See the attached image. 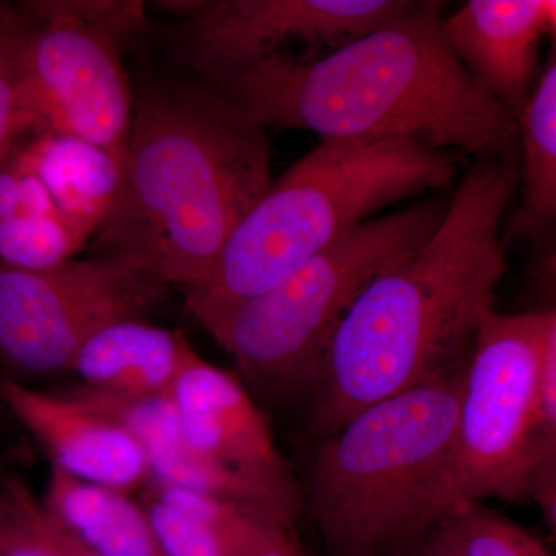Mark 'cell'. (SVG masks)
Wrapping results in <instances>:
<instances>
[{
	"label": "cell",
	"mask_w": 556,
	"mask_h": 556,
	"mask_svg": "<svg viewBox=\"0 0 556 556\" xmlns=\"http://www.w3.org/2000/svg\"><path fill=\"white\" fill-rule=\"evenodd\" d=\"M441 526L463 556H552L535 535L477 503L453 508Z\"/></svg>",
	"instance_id": "cell-21"
},
{
	"label": "cell",
	"mask_w": 556,
	"mask_h": 556,
	"mask_svg": "<svg viewBox=\"0 0 556 556\" xmlns=\"http://www.w3.org/2000/svg\"><path fill=\"white\" fill-rule=\"evenodd\" d=\"M442 21L441 3L419 2L316 61L270 60L206 83L263 129L308 130L321 141L413 139L518 167V121L464 68Z\"/></svg>",
	"instance_id": "cell-2"
},
{
	"label": "cell",
	"mask_w": 556,
	"mask_h": 556,
	"mask_svg": "<svg viewBox=\"0 0 556 556\" xmlns=\"http://www.w3.org/2000/svg\"><path fill=\"white\" fill-rule=\"evenodd\" d=\"M0 402L49 453L51 466L65 473L129 495L152 479L144 452L126 427L65 394L3 378Z\"/></svg>",
	"instance_id": "cell-13"
},
{
	"label": "cell",
	"mask_w": 556,
	"mask_h": 556,
	"mask_svg": "<svg viewBox=\"0 0 556 556\" xmlns=\"http://www.w3.org/2000/svg\"><path fill=\"white\" fill-rule=\"evenodd\" d=\"M412 0H186L161 2L182 17L178 47L197 78L240 75L270 60L291 61L303 46L311 61L375 28L407 16Z\"/></svg>",
	"instance_id": "cell-10"
},
{
	"label": "cell",
	"mask_w": 556,
	"mask_h": 556,
	"mask_svg": "<svg viewBox=\"0 0 556 556\" xmlns=\"http://www.w3.org/2000/svg\"><path fill=\"white\" fill-rule=\"evenodd\" d=\"M169 285L148 260L124 252L27 273L0 266V362L24 375L68 371L100 329L163 305Z\"/></svg>",
	"instance_id": "cell-9"
},
{
	"label": "cell",
	"mask_w": 556,
	"mask_h": 556,
	"mask_svg": "<svg viewBox=\"0 0 556 556\" xmlns=\"http://www.w3.org/2000/svg\"><path fill=\"white\" fill-rule=\"evenodd\" d=\"M408 556H463L457 551L455 543H453L452 538L448 536V533L445 532L444 527L439 525L437 527V532L428 535L426 540L420 541L419 544L412 552H409Z\"/></svg>",
	"instance_id": "cell-25"
},
{
	"label": "cell",
	"mask_w": 556,
	"mask_h": 556,
	"mask_svg": "<svg viewBox=\"0 0 556 556\" xmlns=\"http://www.w3.org/2000/svg\"><path fill=\"white\" fill-rule=\"evenodd\" d=\"M442 24L471 78L517 119L538 80L541 42L555 33V0H470Z\"/></svg>",
	"instance_id": "cell-14"
},
{
	"label": "cell",
	"mask_w": 556,
	"mask_h": 556,
	"mask_svg": "<svg viewBox=\"0 0 556 556\" xmlns=\"http://www.w3.org/2000/svg\"><path fill=\"white\" fill-rule=\"evenodd\" d=\"M86 243L60 215H16L0 222V266L40 273L75 258Z\"/></svg>",
	"instance_id": "cell-20"
},
{
	"label": "cell",
	"mask_w": 556,
	"mask_h": 556,
	"mask_svg": "<svg viewBox=\"0 0 556 556\" xmlns=\"http://www.w3.org/2000/svg\"><path fill=\"white\" fill-rule=\"evenodd\" d=\"M518 189V167L479 161L431 239L362 292L314 383L316 437L386 399L466 372L507 270L501 222Z\"/></svg>",
	"instance_id": "cell-1"
},
{
	"label": "cell",
	"mask_w": 556,
	"mask_h": 556,
	"mask_svg": "<svg viewBox=\"0 0 556 556\" xmlns=\"http://www.w3.org/2000/svg\"><path fill=\"white\" fill-rule=\"evenodd\" d=\"M457 155L405 138L321 141L249 211L186 308L211 331L369 215L448 185Z\"/></svg>",
	"instance_id": "cell-4"
},
{
	"label": "cell",
	"mask_w": 556,
	"mask_h": 556,
	"mask_svg": "<svg viewBox=\"0 0 556 556\" xmlns=\"http://www.w3.org/2000/svg\"><path fill=\"white\" fill-rule=\"evenodd\" d=\"M448 204L430 200L346 230L208 334L268 396L314 387L336 332L376 280L431 239Z\"/></svg>",
	"instance_id": "cell-6"
},
{
	"label": "cell",
	"mask_w": 556,
	"mask_h": 556,
	"mask_svg": "<svg viewBox=\"0 0 556 556\" xmlns=\"http://www.w3.org/2000/svg\"><path fill=\"white\" fill-rule=\"evenodd\" d=\"M47 515L91 551L109 556H166L142 504L126 492L91 484L51 466Z\"/></svg>",
	"instance_id": "cell-18"
},
{
	"label": "cell",
	"mask_w": 556,
	"mask_h": 556,
	"mask_svg": "<svg viewBox=\"0 0 556 556\" xmlns=\"http://www.w3.org/2000/svg\"><path fill=\"white\" fill-rule=\"evenodd\" d=\"M0 556H62L39 497L20 478L0 479Z\"/></svg>",
	"instance_id": "cell-22"
},
{
	"label": "cell",
	"mask_w": 556,
	"mask_h": 556,
	"mask_svg": "<svg viewBox=\"0 0 556 556\" xmlns=\"http://www.w3.org/2000/svg\"><path fill=\"white\" fill-rule=\"evenodd\" d=\"M169 397L182 437L201 455L273 484L299 486L265 413L239 376L208 364L195 351Z\"/></svg>",
	"instance_id": "cell-12"
},
{
	"label": "cell",
	"mask_w": 556,
	"mask_h": 556,
	"mask_svg": "<svg viewBox=\"0 0 556 556\" xmlns=\"http://www.w3.org/2000/svg\"><path fill=\"white\" fill-rule=\"evenodd\" d=\"M555 309L486 311L464 376L453 442L455 507L497 497L529 500L541 464L556 460V437L541 419L540 375Z\"/></svg>",
	"instance_id": "cell-7"
},
{
	"label": "cell",
	"mask_w": 556,
	"mask_h": 556,
	"mask_svg": "<svg viewBox=\"0 0 556 556\" xmlns=\"http://www.w3.org/2000/svg\"><path fill=\"white\" fill-rule=\"evenodd\" d=\"M14 146L70 228L84 240L108 228L126 188V170L109 152L54 131L16 138Z\"/></svg>",
	"instance_id": "cell-16"
},
{
	"label": "cell",
	"mask_w": 556,
	"mask_h": 556,
	"mask_svg": "<svg viewBox=\"0 0 556 556\" xmlns=\"http://www.w3.org/2000/svg\"><path fill=\"white\" fill-rule=\"evenodd\" d=\"M64 394L126 427L144 452L152 481L247 504L294 527L303 503L300 486L273 484L201 455L182 437L169 396L126 399L84 387Z\"/></svg>",
	"instance_id": "cell-11"
},
{
	"label": "cell",
	"mask_w": 556,
	"mask_h": 556,
	"mask_svg": "<svg viewBox=\"0 0 556 556\" xmlns=\"http://www.w3.org/2000/svg\"><path fill=\"white\" fill-rule=\"evenodd\" d=\"M30 20L20 3L0 2V155L21 135L22 53Z\"/></svg>",
	"instance_id": "cell-23"
},
{
	"label": "cell",
	"mask_w": 556,
	"mask_h": 556,
	"mask_svg": "<svg viewBox=\"0 0 556 556\" xmlns=\"http://www.w3.org/2000/svg\"><path fill=\"white\" fill-rule=\"evenodd\" d=\"M463 376L362 409L321 438L308 504L329 556H404L455 508Z\"/></svg>",
	"instance_id": "cell-5"
},
{
	"label": "cell",
	"mask_w": 556,
	"mask_h": 556,
	"mask_svg": "<svg viewBox=\"0 0 556 556\" xmlns=\"http://www.w3.org/2000/svg\"><path fill=\"white\" fill-rule=\"evenodd\" d=\"M21 214L58 212L39 179L17 159L13 141L0 155V222Z\"/></svg>",
	"instance_id": "cell-24"
},
{
	"label": "cell",
	"mask_w": 556,
	"mask_h": 556,
	"mask_svg": "<svg viewBox=\"0 0 556 556\" xmlns=\"http://www.w3.org/2000/svg\"><path fill=\"white\" fill-rule=\"evenodd\" d=\"M20 5L30 20L21 65V137L54 131L83 139L126 170L135 97L123 49L134 33L83 20L64 0Z\"/></svg>",
	"instance_id": "cell-8"
},
{
	"label": "cell",
	"mask_w": 556,
	"mask_h": 556,
	"mask_svg": "<svg viewBox=\"0 0 556 556\" xmlns=\"http://www.w3.org/2000/svg\"><path fill=\"white\" fill-rule=\"evenodd\" d=\"M521 139V201L504 241L522 239L541 247L554 233L556 219V64L538 78L517 118Z\"/></svg>",
	"instance_id": "cell-19"
},
{
	"label": "cell",
	"mask_w": 556,
	"mask_h": 556,
	"mask_svg": "<svg viewBox=\"0 0 556 556\" xmlns=\"http://www.w3.org/2000/svg\"><path fill=\"white\" fill-rule=\"evenodd\" d=\"M266 129L206 80H156L135 98L126 188L102 252L148 260L169 287H199L273 185Z\"/></svg>",
	"instance_id": "cell-3"
},
{
	"label": "cell",
	"mask_w": 556,
	"mask_h": 556,
	"mask_svg": "<svg viewBox=\"0 0 556 556\" xmlns=\"http://www.w3.org/2000/svg\"><path fill=\"white\" fill-rule=\"evenodd\" d=\"M43 514H46L50 535L53 538L54 543H56L58 548H60L62 556H109L100 554V552L91 551V548L84 546V544H80L75 538L65 533L64 530L47 515L46 508H43Z\"/></svg>",
	"instance_id": "cell-26"
},
{
	"label": "cell",
	"mask_w": 556,
	"mask_h": 556,
	"mask_svg": "<svg viewBox=\"0 0 556 556\" xmlns=\"http://www.w3.org/2000/svg\"><path fill=\"white\" fill-rule=\"evenodd\" d=\"M257 556H305L302 548L299 547L298 541H289L285 546L273 548V551L265 552V554Z\"/></svg>",
	"instance_id": "cell-27"
},
{
	"label": "cell",
	"mask_w": 556,
	"mask_h": 556,
	"mask_svg": "<svg viewBox=\"0 0 556 556\" xmlns=\"http://www.w3.org/2000/svg\"><path fill=\"white\" fill-rule=\"evenodd\" d=\"M193 353L181 331L129 318L94 332L68 371L78 376L80 387L112 396L166 397Z\"/></svg>",
	"instance_id": "cell-17"
},
{
	"label": "cell",
	"mask_w": 556,
	"mask_h": 556,
	"mask_svg": "<svg viewBox=\"0 0 556 556\" xmlns=\"http://www.w3.org/2000/svg\"><path fill=\"white\" fill-rule=\"evenodd\" d=\"M144 506L166 556H257L295 540L258 508L152 481Z\"/></svg>",
	"instance_id": "cell-15"
}]
</instances>
